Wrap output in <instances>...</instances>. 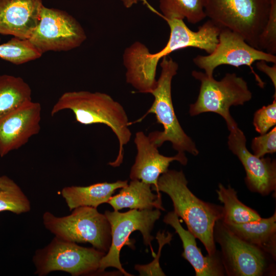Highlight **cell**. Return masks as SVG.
<instances>
[{
	"mask_svg": "<svg viewBox=\"0 0 276 276\" xmlns=\"http://www.w3.org/2000/svg\"><path fill=\"white\" fill-rule=\"evenodd\" d=\"M65 109L72 111L76 121L81 124H102L111 129L118 140L119 149L115 160L108 164L119 167L123 162L124 146L132 135L128 118L122 105L105 93L73 91L65 92L59 98L51 115Z\"/></svg>",
	"mask_w": 276,
	"mask_h": 276,
	"instance_id": "cell-1",
	"label": "cell"
},
{
	"mask_svg": "<svg viewBox=\"0 0 276 276\" xmlns=\"http://www.w3.org/2000/svg\"><path fill=\"white\" fill-rule=\"evenodd\" d=\"M155 191L170 197L174 212L183 220L188 230L202 243L208 255L215 254L217 250L214 228L216 222L222 219V206L197 198L189 189L182 171L168 170L158 178Z\"/></svg>",
	"mask_w": 276,
	"mask_h": 276,
	"instance_id": "cell-2",
	"label": "cell"
},
{
	"mask_svg": "<svg viewBox=\"0 0 276 276\" xmlns=\"http://www.w3.org/2000/svg\"><path fill=\"white\" fill-rule=\"evenodd\" d=\"M160 65L159 78L156 87L150 93L154 97V101L145 116L148 113L154 114L157 123L163 125L164 130L153 131L148 136L158 147L168 141L177 152H187L196 156L199 151L195 143L181 127L172 102V81L177 73L178 65L172 58L165 56Z\"/></svg>",
	"mask_w": 276,
	"mask_h": 276,
	"instance_id": "cell-3",
	"label": "cell"
},
{
	"mask_svg": "<svg viewBox=\"0 0 276 276\" xmlns=\"http://www.w3.org/2000/svg\"><path fill=\"white\" fill-rule=\"evenodd\" d=\"M270 7L271 0H204L206 17L258 49Z\"/></svg>",
	"mask_w": 276,
	"mask_h": 276,
	"instance_id": "cell-4",
	"label": "cell"
},
{
	"mask_svg": "<svg viewBox=\"0 0 276 276\" xmlns=\"http://www.w3.org/2000/svg\"><path fill=\"white\" fill-rule=\"evenodd\" d=\"M192 75L200 81V86L197 99L190 106V114L195 116L214 112L224 119L228 130L238 126L229 109L232 106L243 105L251 100L252 93L246 81L235 73H226L219 81L201 72L193 71Z\"/></svg>",
	"mask_w": 276,
	"mask_h": 276,
	"instance_id": "cell-5",
	"label": "cell"
},
{
	"mask_svg": "<svg viewBox=\"0 0 276 276\" xmlns=\"http://www.w3.org/2000/svg\"><path fill=\"white\" fill-rule=\"evenodd\" d=\"M45 227L56 237L75 243H89L107 253L111 243L110 224L97 208L80 206L67 216L57 217L49 212L42 216Z\"/></svg>",
	"mask_w": 276,
	"mask_h": 276,
	"instance_id": "cell-6",
	"label": "cell"
},
{
	"mask_svg": "<svg viewBox=\"0 0 276 276\" xmlns=\"http://www.w3.org/2000/svg\"><path fill=\"white\" fill-rule=\"evenodd\" d=\"M214 239L221 247L220 255L225 275H275L276 259L261 248L240 239L221 220L215 224Z\"/></svg>",
	"mask_w": 276,
	"mask_h": 276,
	"instance_id": "cell-7",
	"label": "cell"
},
{
	"mask_svg": "<svg viewBox=\"0 0 276 276\" xmlns=\"http://www.w3.org/2000/svg\"><path fill=\"white\" fill-rule=\"evenodd\" d=\"M159 209L135 210L131 209L126 212L121 213L118 211H105L106 217L110 225L111 243L108 252L102 258L98 270L101 273L109 267L118 269L126 276L132 275L123 267L120 260V254L122 248L128 245L133 248L134 242L129 239L132 232L139 231L143 238L146 246H149L152 254L155 256L151 241L154 237L151 235L154 224L160 216Z\"/></svg>",
	"mask_w": 276,
	"mask_h": 276,
	"instance_id": "cell-8",
	"label": "cell"
},
{
	"mask_svg": "<svg viewBox=\"0 0 276 276\" xmlns=\"http://www.w3.org/2000/svg\"><path fill=\"white\" fill-rule=\"evenodd\" d=\"M105 254L94 247L81 246L55 237L47 246L35 251L33 258L34 273L43 276L52 271H62L78 276L98 273Z\"/></svg>",
	"mask_w": 276,
	"mask_h": 276,
	"instance_id": "cell-9",
	"label": "cell"
},
{
	"mask_svg": "<svg viewBox=\"0 0 276 276\" xmlns=\"http://www.w3.org/2000/svg\"><path fill=\"white\" fill-rule=\"evenodd\" d=\"M261 60L275 63L276 56L251 46L239 34L226 28H221L218 43L212 53L198 55L193 59L194 63L210 77H213L215 69L221 65L236 67L246 65L254 74L259 85L263 87L264 82L251 66L255 61Z\"/></svg>",
	"mask_w": 276,
	"mask_h": 276,
	"instance_id": "cell-10",
	"label": "cell"
},
{
	"mask_svg": "<svg viewBox=\"0 0 276 276\" xmlns=\"http://www.w3.org/2000/svg\"><path fill=\"white\" fill-rule=\"evenodd\" d=\"M80 24L65 11L42 7L39 22L28 39L42 54L49 51H68L86 40Z\"/></svg>",
	"mask_w": 276,
	"mask_h": 276,
	"instance_id": "cell-11",
	"label": "cell"
},
{
	"mask_svg": "<svg viewBox=\"0 0 276 276\" xmlns=\"http://www.w3.org/2000/svg\"><path fill=\"white\" fill-rule=\"evenodd\" d=\"M227 144L229 149L242 164L248 189L262 196L276 190V162L270 157H258L246 147V139L238 126L229 130Z\"/></svg>",
	"mask_w": 276,
	"mask_h": 276,
	"instance_id": "cell-12",
	"label": "cell"
},
{
	"mask_svg": "<svg viewBox=\"0 0 276 276\" xmlns=\"http://www.w3.org/2000/svg\"><path fill=\"white\" fill-rule=\"evenodd\" d=\"M41 105L32 101L0 119V156L17 150L40 130Z\"/></svg>",
	"mask_w": 276,
	"mask_h": 276,
	"instance_id": "cell-13",
	"label": "cell"
},
{
	"mask_svg": "<svg viewBox=\"0 0 276 276\" xmlns=\"http://www.w3.org/2000/svg\"><path fill=\"white\" fill-rule=\"evenodd\" d=\"M134 142L137 154L130 170V178L151 185L152 191L156 190L158 178L168 170L171 162L177 161L183 165L188 163L185 152H177L173 156L160 154L158 147L143 131L135 133Z\"/></svg>",
	"mask_w": 276,
	"mask_h": 276,
	"instance_id": "cell-14",
	"label": "cell"
},
{
	"mask_svg": "<svg viewBox=\"0 0 276 276\" xmlns=\"http://www.w3.org/2000/svg\"><path fill=\"white\" fill-rule=\"evenodd\" d=\"M43 6L42 0H0V34L28 39Z\"/></svg>",
	"mask_w": 276,
	"mask_h": 276,
	"instance_id": "cell-15",
	"label": "cell"
},
{
	"mask_svg": "<svg viewBox=\"0 0 276 276\" xmlns=\"http://www.w3.org/2000/svg\"><path fill=\"white\" fill-rule=\"evenodd\" d=\"M165 20L170 30L168 41L162 49L166 56L187 48H198L209 54L214 51L218 43L221 28L210 19L200 26L197 31L190 29L182 19Z\"/></svg>",
	"mask_w": 276,
	"mask_h": 276,
	"instance_id": "cell-16",
	"label": "cell"
},
{
	"mask_svg": "<svg viewBox=\"0 0 276 276\" xmlns=\"http://www.w3.org/2000/svg\"><path fill=\"white\" fill-rule=\"evenodd\" d=\"M163 221L174 228L179 235L183 248L182 257L194 268L196 276H223L225 275L221 255L217 251L213 255L204 256L198 247L196 238L189 230L181 226L178 216L174 212H169Z\"/></svg>",
	"mask_w": 276,
	"mask_h": 276,
	"instance_id": "cell-17",
	"label": "cell"
},
{
	"mask_svg": "<svg viewBox=\"0 0 276 276\" xmlns=\"http://www.w3.org/2000/svg\"><path fill=\"white\" fill-rule=\"evenodd\" d=\"M128 185V180L114 182H99L88 186H71L63 188L61 194L70 211L80 206L97 208L107 203L114 191Z\"/></svg>",
	"mask_w": 276,
	"mask_h": 276,
	"instance_id": "cell-18",
	"label": "cell"
},
{
	"mask_svg": "<svg viewBox=\"0 0 276 276\" xmlns=\"http://www.w3.org/2000/svg\"><path fill=\"white\" fill-rule=\"evenodd\" d=\"M224 224L242 240L261 248L276 259L275 211L268 218L261 217L239 224Z\"/></svg>",
	"mask_w": 276,
	"mask_h": 276,
	"instance_id": "cell-19",
	"label": "cell"
},
{
	"mask_svg": "<svg viewBox=\"0 0 276 276\" xmlns=\"http://www.w3.org/2000/svg\"><path fill=\"white\" fill-rule=\"evenodd\" d=\"M152 191L151 185L137 179L131 180L129 184L121 188L118 194L112 196L107 203L114 211L124 208L165 210L162 206L160 194H154Z\"/></svg>",
	"mask_w": 276,
	"mask_h": 276,
	"instance_id": "cell-20",
	"label": "cell"
},
{
	"mask_svg": "<svg viewBox=\"0 0 276 276\" xmlns=\"http://www.w3.org/2000/svg\"><path fill=\"white\" fill-rule=\"evenodd\" d=\"M32 101L31 88L22 78L0 75V119Z\"/></svg>",
	"mask_w": 276,
	"mask_h": 276,
	"instance_id": "cell-21",
	"label": "cell"
},
{
	"mask_svg": "<svg viewBox=\"0 0 276 276\" xmlns=\"http://www.w3.org/2000/svg\"><path fill=\"white\" fill-rule=\"evenodd\" d=\"M218 198L223 204L221 221L225 224H239L261 218L257 212L239 200L237 192L229 185L219 183L216 190Z\"/></svg>",
	"mask_w": 276,
	"mask_h": 276,
	"instance_id": "cell-22",
	"label": "cell"
},
{
	"mask_svg": "<svg viewBox=\"0 0 276 276\" xmlns=\"http://www.w3.org/2000/svg\"><path fill=\"white\" fill-rule=\"evenodd\" d=\"M159 7L165 20L186 19L195 24L206 17L204 0H159Z\"/></svg>",
	"mask_w": 276,
	"mask_h": 276,
	"instance_id": "cell-23",
	"label": "cell"
},
{
	"mask_svg": "<svg viewBox=\"0 0 276 276\" xmlns=\"http://www.w3.org/2000/svg\"><path fill=\"white\" fill-rule=\"evenodd\" d=\"M30 210L31 203L20 187L8 176H0V212L18 215Z\"/></svg>",
	"mask_w": 276,
	"mask_h": 276,
	"instance_id": "cell-24",
	"label": "cell"
},
{
	"mask_svg": "<svg viewBox=\"0 0 276 276\" xmlns=\"http://www.w3.org/2000/svg\"><path fill=\"white\" fill-rule=\"evenodd\" d=\"M42 55L28 39L14 37L0 44V58L14 64H21L35 60Z\"/></svg>",
	"mask_w": 276,
	"mask_h": 276,
	"instance_id": "cell-25",
	"label": "cell"
},
{
	"mask_svg": "<svg viewBox=\"0 0 276 276\" xmlns=\"http://www.w3.org/2000/svg\"><path fill=\"white\" fill-rule=\"evenodd\" d=\"M258 49L273 55L276 53V0H271L268 18L260 37Z\"/></svg>",
	"mask_w": 276,
	"mask_h": 276,
	"instance_id": "cell-26",
	"label": "cell"
},
{
	"mask_svg": "<svg viewBox=\"0 0 276 276\" xmlns=\"http://www.w3.org/2000/svg\"><path fill=\"white\" fill-rule=\"evenodd\" d=\"M276 124V98L271 104L264 106L254 113L253 125L256 131L264 134Z\"/></svg>",
	"mask_w": 276,
	"mask_h": 276,
	"instance_id": "cell-27",
	"label": "cell"
},
{
	"mask_svg": "<svg viewBox=\"0 0 276 276\" xmlns=\"http://www.w3.org/2000/svg\"><path fill=\"white\" fill-rule=\"evenodd\" d=\"M254 154L263 157L265 154L276 151V127L264 134L254 137L251 142Z\"/></svg>",
	"mask_w": 276,
	"mask_h": 276,
	"instance_id": "cell-28",
	"label": "cell"
},
{
	"mask_svg": "<svg viewBox=\"0 0 276 276\" xmlns=\"http://www.w3.org/2000/svg\"><path fill=\"white\" fill-rule=\"evenodd\" d=\"M265 61H258L256 63L257 68L266 74L270 79L276 93V63H273L272 66H269Z\"/></svg>",
	"mask_w": 276,
	"mask_h": 276,
	"instance_id": "cell-29",
	"label": "cell"
},
{
	"mask_svg": "<svg viewBox=\"0 0 276 276\" xmlns=\"http://www.w3.org/2000/svg\"><path fill=\"white\" fill-rule=\"evenodd\" d=\"M124 6L126 8H130L133 5L137 4L141 1L146 2V0H120Z\"/></svg>",
	"mask_w": 276,
	"mask_h": 276,
	"instance_id": "cell-30",
	"label": "cell"
},
{
	"mask_svg": "<svg viewBox=\"0 0 276 276\" xmlns=\"http://www.w3.org/2000/svg\"><path fill=\"white\" fill-rule=\"evenodd\" d=\"M0 41H1V38H0Z\"/></svg>",
	"mask_w": 276,
	"mask_h": 276,
	"instance_id": "cell-31",
	"label": "cell"
}]
</instances>
